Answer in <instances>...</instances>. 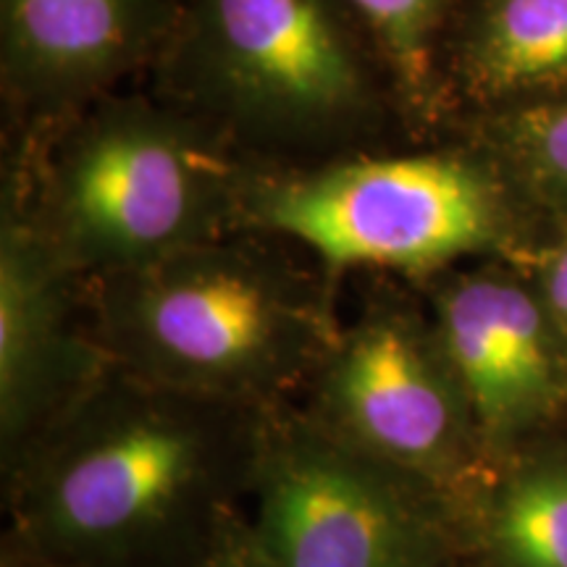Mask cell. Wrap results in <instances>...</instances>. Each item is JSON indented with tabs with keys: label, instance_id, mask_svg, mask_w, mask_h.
<instances>
[{
	"label": "cell",
	"instance_id": "cell-17",
	"mask_svg": "<svg viewBox=\"0 0 567 567\" xmlns=\"http://www.w3.org/2000/svg\"><path fill=\"white\" fill-rule=\"evenodd\" d=\"M3 567H48V565H42L32 551H27L17 538L9 536L3 547Z\"/></svg>",
	"mask_w": 567,
	"mask_h": 567
},
{
	"label": "cell",
	"instance_id": "cell-11",
	"mask_svg": "<svg viewBox=\"0 0 567 567\" xmlns=\"http://www.w3.org/2000/svg\"><path fill=\"white\" fill-rule=\"evenodd\" d=\"M463 74L486 101L567 97V0H484L463 42Z\"/></svg>",
	"mask_w": 567,
	"mask_h": 567
},
{
	"label": "cell",
	"instance_id": "cell-14",
	"mask_svg": "<svg viewBox=\"0 0 567 567\" xmlns=\"http://www.w3.org/2000/svg\"><path fill=\"white\" fill-rule=\"evenodd\" d=\"M499 142L517 176L567 216V97L507 113Z\"/></svg>",
	"mask_w": 567,
	"mask_h": 567
},
{
	"label": "cell",
	"instance_id": "cell-15",
	"mask_svg": "<svg viewBox=\"0 0 567 567\" xmlns=\"http://www.w3.org/2000/svg\"><path fill=\"white\" fill-rule=\"evenodd\" d=\"M542 300L557 334L567 339V237L547 252L542 266Z\"/></svg>",
	"mask_w": 567,
	"mask_h": 567
},
{
	"label": "cell",
	"instance_id": "cell-5",
	"mask_svg": "<svg viewBox=\"0 0 567 567\" xmlns=\"http://www.w3.org/2000/svg\"><path fill=\"white\" fill-rule=\"evenodd\" d=\"M247 499L266 567H434L450 557L439 496L284 405L264 415Z\"/></svg>",
	"mask_w": 567,
	"mask_h": 567
},
{
	"label": "cell",
	"instance_id": "cell-4",
	"mask_svg": "<svg viewBox=\"0 0 567 567\" xmlns=\"http://www.w3.org/2000/svg\"><path fill=\"white\" fill-rule=\"evenodd\" d=\"M245 224L308 247L334 271H442L502 239L505 210L484 168L457 153L365 155L252 179Z\"/></svg>",
	"mask_w": 567,
	"mask_h": 567
},
{
	"label": "cell",
	"instance_id": "cell-3",
	"mask_svg": "<svg viewBox=\"0 0 567 567\" xmlns=\"http://www.w3.org/2000/svg\"><path fill=\"white\" fill-rule=\"evenodd\" d=\"M250 182L195 124L118 103L63 140L34 224L76 276L105 279L226 239Z\"/></svg>",
	"mask_w": 567,
	"mask_h": 567
},
{
	"label": "cell",
	"instance_id": "cell-1",
	"mask_svg": "<svg viewBox=\"0 0 567 567\" xmlns=\"http://www.w3.org/2000/svg\"><path fill=\"white\" fill-rule=\"evenodd\" d=\"M264 415L111 368L6 471L11 536L48 567H195L243 517Z\"/></svg>",
	"mask_w": 567,
	"mask_h": 567
},
{
	"label": "cell",
	"instance_id": "cell-18",
	"mask_svg": "<svg viewBox=\"0 0 567 567\" xmlns=\"http://www.w3.org/2000/svg\"><path fill=\"white\" fill-rule=\"evenodd\" d=\"M434 567H455V565H452V557H444L442 563H436Z\"/></svg>",
	"mask_w": 567,
	"mask_h": 567
},
{
	"label": "cell",
	"instance_id": "cell-10",
	"mask_svg": "<svg viewBox=\"0 0 567 567\" xmlns=\"http://www.w3.org/2000/svg\"><path fill=\"white\" fill-rule=\"evenodd\" d=\"M155 27V0H3L6 76L32 101H76L132 66Z\"/></svg>",
	"mask_w": 567,
	"mask_h": 567
},
{
	"label": "cell",
	"instance_id": "cell-7",
	"mask_svg": "<svg viewBox=\"0 0 567 567\" xmlns=\"http://www.w3.org/2000/svg\"><path fill=\"white\" fill-rule=\"evenodd\" d=\"M308 413L439 499L481 439L434 323L394 302L373 305L339 331L313 379Z\"/></svg>",
	"mask_w": 567,
	"mask_h": 567
},
{
	"label": "cell",
	"instance_id": "cell-6",
	"mask_svg": "<svg viewBox=\"0 0 567 567\" xmlns=\"http://www.w3.org/2000/svg\"><path fill=\"white\" fill-rule=\"evenodd\" d=\"M344 0H195L197 92L243 130L323 140L365 124L379 90Z\"/></svg>",
	"mask_w": 567,
	"mask_h": 567
},
{
	"label": "cell",
	"instance_id": "cell-8",
	"mask_svg": "<svg viewBox=\"0 0 567 567\" xmlns=\"http://www.w3.org/2000/svg\"><path fill=\"white\" fill-rule=\"evenodd\" d=\"M34 218L6 210L0 231V450L3 467L111 371L74 318L71 279Z\"/></svg>",
	"mask_w": 567,
	"mask_h": 567
},
{
	"label": "cell",
	"instance_id": "cell-9",
	"mask_svg": "<svg viewBox=\"0 0 567 567\" xmlns=\"http://www.w3.org/2000/svg\"><path fill=\"white\" fill-rule=\"evenodd\" d=\"M434 329L481 439L502 446L544 421L563 396L557 329L547 305L505 274L446 281Z\"/></svg>",
	"mask_w": 567,
	"mask_h": 567
},
{
	"label": "cell",
	"instance_id": "cell-2",
	"mask_svg": "<svg viewBox=\"0 0 567 567\" xmlns=\"http://www.w3.org/2000/svg\"><path fill=\"white\" fill-rule=\"evenodd\" d=\"M92 331L116 371L255 410L313 381L339 337L313 284L229 239L97 279Z\"/></svg>",
	"mask_w": 567,
	"mask_h": 567
},
{
	"label": "cell",
	"instance_id": "cell-13",
	"mask_svg": "<svg viewBox=\"0 0 567 567\" xmlns=\"http://www.w3.org/2000/svg\"><path fill=\"white\" fill-rule=\"evenodd\" d=\"M363 21L408 103L425 105L434 80V45L446 0H344Z\"/></svg>",
	"mask_w": 567,
	"mask_h": 567
},
{
	"label": "cell",
	"instance_id": "cell-12",
	"mask_svg": "<svg viewBox=\"0 0 567 567\" xmlns=\"http://www.w3.org/2000/svg\"><path fill=\"white\" fill-rule=\"evenodd\" d=\"M488 542L502 567H567V457L517 467L494 496Z\"/></svg>",
	"mask_w": 567,
	"mask_h": 567
},
{
	"label": "cell",
	"instance_id": "cell-16",
	"mask_svg": "<svg viewBox=\"0 0 567 567\" xmlns=\"http://www.w3.org/2000/svg\"><path fill=\"white\" fill-rule=\"evenodd\" d=\"M195 567H266L258 547H255L247 517H237L226 534L218 538L216 547L205 555Z\"/></svg>",
	"mask_w": 567,
	"mask_h": 567
}]
</instances>
